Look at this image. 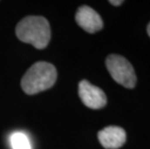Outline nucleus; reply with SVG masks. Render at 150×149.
<instances>
[{
    "instance_id": "1",
    "label": "nucleus",
    "mask_w": 150,
    "mask_h": 149,
    "mask_svg": "<svg viewBox=\"0 0 150 149\" xmlns=\"http://www.w3.org/2000/svg\"><path fill=\"white\" fill-rule=\"evenodd\" d=\"M16 34L21 42L30 44L37 49H43L50 43V26L44 17L29 16L18 23Z\"/></svg>"
},
{
    "instance_id": "2",
    "label": "nucleus",
    "mask_w": 150,
    "mask_h": 149,
    "mask_svg": "<svg viewBox=\"0 0 150 149\" xmlns=\"http://www.w3.org/2000/svg\"><path fill=\"white\" fill-rule=\"evenodd\" d=\"M56 78L57 72L52 64L39 61L27 70L21 78V85L26 94L34 95L53 86Z\"/></svg>"
},
{
    "instance_id": "3",
    "label": "nucleus",
    "mask_w": 150,
    "mask_h": 149,
    "mask_svg": "<svg viewBox=\"0 0 150 149\" xmlns=\"http://www.w3.org/2000/svg\"><path fill=\"white\" fill-rule=\"evenodd\" d=\"M106 66L111 78L122 86L132 89L136 86L137 76L132 64L125 57L110 54L106 59Z\"/></svg>"
},
{
    "instance_id": "4",
    "label": "nucleus",
    "mask_w": 150,
    "mask_h": 149,
    "mask_svg": "<svg viewBox=\"0 0 150 149\" xmlns=\"http://www.w3.org/2000/svg\"><path fill=\"white\" fill-rule=\"evenodd\" d=\"M79 95L84 106L90 109H102L107 105V96L105 92L86 80L79 82Z\"/></svg>"
},
{
    "instance_id": "5",
    "label": "nucleus",
    "mask_w": 150,
    "mask_h": 149,
    "mask_svg": "<svg viewBox=\"0 0 150 149\" xmlns=\"http://www.w3.org/2000/svg\"><path fill=\"white\" fill-rule=\"evenodd\" d=\"M76 21L88 33H95L104 26L103 20L98 13L89 6H81L76 13Z\"/></svg>"
},
{
    "instance_id": "6",
    "label": "nucleus",
    "mask_w": 150,
    "mask_h": 149,
    "mask_svg": "<svg viewBox=\"0 0 150 149\" xmlns=\"http://www.w3.org/2000/svg\"><path fill=\"white\" fill-rule=\"evenodd\" d=\"M125 130L118 126H108L98 133V139L106 149H118L126 142Z\"/></svg>"
},
{
    "instance_id": "7",
    "label": "nucleus",
    "mask_w": 150,
    "mask_h": 149,
    "mask_svg": "<svg viewBox=\"0 0 150 149\" xmlns=\"http://www.w3.org/2000/svg\"><path fill=\"white\" fill-rule=\"evenodd\" d=\"M10 142L13 149H32L29 138L21 132L14 133L10 138Z\"/></svg>"
},
{
    "instance_id": "8",
    "label": "nucleus",
    "mask_w": 150,
    "mask_h": 149,
    "mask_svg": "<svg viewBox=\"0 0 150 149\" xmlns=\"http://www.w3.org/2000/svg\"><path fill=\"white\" fill-rule=\"evenodd\" d=\"M110 3L111 5H113V6H119V5L122 4L123 1H122V0H118V1H114V0H110Z\"/></svg>"
},
{
    "instance_id": "9",
    "label": "nucleus",
    "mask_w": 150,
    "mask_h": 149,
    "mask_svg": "<svg viewBox=\"0 0 150 149\" xmlns=\"http://www.w3.org/2000/svg\"><path fill=\"white\" fill-rule=\"evenodd\" d=\"M147 33H148L149 37H150V23H149L148 25H147Z\"/></svg>"
}]
</instances>
